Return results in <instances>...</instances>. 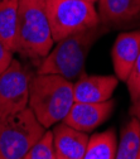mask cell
Here are the masks:
<instances>
[{
  "label": "cell",
  "instance_id": "cell-19",
  "mask_svg": "<svg viewBox=\"0 0 140 159\" xmlns=\"http://www.w3.org/2000/svg\"><path fill=\"white\" fill-rule=\"evenodd\" d=\"M84 2H88V3H92V4H95L96 2H98V0H84Z\"/></svg>",
  "mask_w": 140,
  "mask_h": 159
},
{
  "label": "cell",
  "instance_id": "cell-14",
  "mask_svg": "<svg viewBox=\"0 0 140 159\" xmlns=\"http://www.w3.org/2000/svg\"><path fill=\"white\" fill-rule=\"evenodd\" d=\"M140 149V121L131 117L121 130L115 159H136Z\"/></svg>",
  "mask_w": 140,
  "mask_h": 159
},
{
  "label": "cell",
  "instance_id": "cell-12",
  "mask_svg": "<svg viewBox=\"0 0 140 159\" xmlns=\"http://www.w3.org/2000/svg\"><path fill=\"white\" fill-rule=\"evenodd\" d=\"M18 5L19 0L0 2V39L13 54L16 53Z\"/></svg>",
  "mask_w": 140,
  "mask_h": 159
},
{
  "label": "cell",
  "instance_id": "cell-11",
  "mask_svg": "<svg viewBox=\"0 0 140 159\" xmlns=\"http://www.w3.org/2000/svg\"><path fill=\"white\" fill-rule=\"evenodd\" d=\"M97 11L107 28L131 25L140 20V0H98Z\"/></svg>",
  "mask_w": 140,
  "mask_h": 159
},
{
  "label": "cell",
  "instance_id": "cell-4",
  "mask_svg": "<svg viewBox=\"0 0 140 159\" xmlns=\"http://www.w3.org/2000/svg\"><path fill=\"white\" fill-rule=\"evenodd\" d=\"M46 9L54 43L101 24L95 5L84 0H46Z\"/></svg>",
  "mask_w": 140,
  "mask_h": 159
},
{
  "label": "cell",
  "instance_id": "cell-10",
  "mask_svg": "<svg viewBox=\"0 0 140 159\" xmlns=\"http://www.w3.org/2000/svg\"><path fill=\"white\" fill-rule=\"evenodd\" d=\"M53 148L56 158L61 159H84L90 135L73 129L65 123H58L52 130Z\"/></svg>",
  "mask_w": 140,
  "mask_h": 159
},
{
  "label": "cell",
  "instance_id": "cell-1",
  "mask_svg": "<svg viewBox=\"0 0 140 159\" xmlns=\"http://www.w3.org/2000/svg\"><path fill=\"white\" fill-rule=\"evenodd\" d=\"M107 30V27L100 24L56 42L51 52L39 61L37 75H57L73 84L85 75V65L91 47Z\"/></svg>",
  "mask_w": 140,
  "mask_h": 159
},
{
  "label": "cell",
  "instance_id": "cell-13",
  "mask_svg": "<svg viewBox=\"0 0 140 159\" xmlns=\"http://www.w3.org/2000/svg\"><path fill=\"white\" fill-rule=\"evenodd\" d=\"M117 138L114 129L95 133L90 136L84 159H115Z\"/></svg>",
  "mask_w": 140,
  "mask_h": 159
},
{
  "label": "cell",
  "instance_id": "cell-5",
  "mask_svg": "<svg viewBox=\"0 0 140 159\" xmlns=\"http://www.w3.org/2000/svg\"><path fill=\"white\" fill-rule=\"evenodd\" d=\"M47 129L27 107L0 121V159H23Z\"/></svg>",
  "mask_w": 140,
  "mask_h": 159
},
{
  "label": "cell",
  "instance_id": "cell-7",
  "mask_svg": "<svg viewBox=\"0 0 140 159\" xmlns=\"http://www.w3.org/2000/svg\"><path fill=\"white\" fill-rule=\"evenodd\" d=\"M114 107L112 98L104 102H75L62 123L79 131L90 133L107 120Z\"/></svg>",
  "mask_w": 140,
  "mask_h": 159
},
{
  "label": "cell",
  "instance_id": "cell-18",
  "mask_svg": "<svg viewBox=\"0 0 140 159\" xmlns=\"http://www.w3.org/2000/svg\"><path fill=\"white\" fill-rule=\"evenodd\" d=\"M130 114H131L133 117H135L136 120L140 121V97L138 98V100L133 101L131 107H130Z\"/></svg>",
  "mask_w": 140,
  "mask_h": 159
},
{
  "label": "cell",
  "instance_id": "cell-6",
  "mask_svg": "<svg viewBox=\"0 0 140 159\" xmlns=\"http://www.w3.org/2000/svg\"><path fill=\"white\" fill-rule=\"evenodd\" d=\"M33 76L18 59H13L0 75V121L28 107Z\"/></svg>",
  "mask_w": 140,
  "mask_h": 159
},
{
  "label": "cell",
  "instance_id": "cell-16",
  "mask_svg": "<svg viewBox=\"0 0 140 159\" xmlns=\"http://www.w3.org/2000/svg\"><path fill=\"white\" fill-rule=\"evenodd\" d=\"M126 86L129 90L131 102L138 100L140 97V53H139V57L134 65V68H133L129 78L126 80Z\"/></svg>",
  "mask_w": 140,
  "mask_h": 159
},
{
  "label": "cell",
  "instance_id": "cell-15",
  "mask_svg": "<svg viewBox=\"0 0 140 159\" xmlns=\"http://www.w3.org/2000/svg\"><path fill=\"white\" fill-rule=\"evenodd\" d=\"M23 159H56L52 131L47 130L43 136L30 148V150Z\"/></svg>",
  "mask_w": 140,
  "mask_h": 159
},
{
  "label": "cell",
  "instance_id": "cell-22",
  "mask_svg": "<svg viewBox=\"0 0 140 159\" xmlns=\"http://www.w3.org/2000/svg\"><path fill=\"white\" fill-rule=\"evenodd\" d=\"M0 2H4V0H0Z\"/></svg>",
  "mask_w": 140,
  "mask_h": 159
},
{
  "label": "cell",
  "instance_id": "cell-20",
  "mask_svg": "<svg viewBox=\"0 0 140 159\" xmlns=\"http://www.w3.org/2000/svg\"><path fill=\"white\" fill-rule=\"evenodd\" d=\"M136 159H140V149H139V153H138V155H136Z\"/></svg>",
  "mask_w": 140,
  "mask_h": 159
},
{
  "label": "cell",
  "instance_id": "cell-3",
  "mask_svg": "<svg viewBox=\"0 0 140 159\" xmlns=\"http://www.w3.org/2000/svg\"><path fill=\"white\" fill-rule=\"evenodd\" d=\"M53 46L46 0H19L16 53L24 58L41 61Z\"/></svg>",
  "mask_w": 140,
  "mask_h": 159
},
{
  "label": "cell",
  "instance_id": "cell-17",
  "mask_svg": "<svg viewBox=\"0 0 140 159\" xmlns=\"http://www.w3.org/2000/svg\"><path fill=\"white\" fill-rule=\"evenodd\" d=\"M13 59H14L13 53L5 47V44L0 39V75L8 68V66L11 63Z\"/></svg>",
  "mask_w": 140,
  "mask_h": 159
},
{
  "label": "cell",
  "instance_id": "cell-2",
  "mask_svg": "<svg viewBox=\"0 0 140 159\" xmlns=\"http://www.w3.org/2000/svg\"><path fill=\"white\" fill-rule=\"evenodd\" d=\"M75 104L73 84L57 75H34L28 107L46 129L62 123Z\"/></svg>",
  "mask_w": 140,
  "mask_h": 159
},
{
  "label": "cell",
  "instance_id": "cell-21",
  "mask_svg": "<svg viewBox=\"0 0 140 159\" xmlns=\"http://www.w3.org/2000/svg\"><path fill=\"white\" fill-rule=\"evenodd\" d=\"M56 159H61V158H56Z\"/></svg>",
  "mask_w": 140,
  "mask_h": 159
},
{
  "label": "cell",
  "instance_id": "cell-9",
  "mask_svg": "<svg viewBox=\"0 0 140 159\" xmlns=\"http://www.w3.org/2000/svg\"><path fill=\"white\" fill-rule=\"evenodd\" d=\"M119 85L116 76L84 75L73 82L75 102H104L111 97Z\"/></svg>",
  "mask_w": 140,
  "mask_h": 159
},
{
  "label": "cell",
  "instance_id": "cell-8",
  "mask_svg": "<svg viewBox=\"0 0 140 159\" xmlns=\"http://www.w3.org/2000/svg\"><path fill=\"white\" fill-rule=\"evenodd\" d=\"M140 53V30L120 33L112 46L111 58L119 81L126 82Z\"/></svg>",
  "mask_w": 140,
  "mask_h": 159
}]
</instances>
